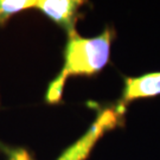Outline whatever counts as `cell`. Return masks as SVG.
<instances>
[{
  "label": "cell",
  "instance_id": "1",
  "mask_svg": "<svg viewBox=\"0 0 160 160\" xmlns=\"http://www.w3.org/2000/svg\"><path fill=\"white\" fill-rule=\"evenodd\" d=\"M114 36V30L110 26L92 38L82 37L77 31L69 33L64 46L63 67L48 87L46 102L50 104L61 102L64 86L70 76H92L103 70L110 59Z\"/></svg>",
  "mask_w": 160,
  "mask_h": 160
},
{
  "label": "cell",
  "instance_id": "2",
  "mask_svg": "<svg viewBox=\"0 0 160 160\" xmlns=\"http://www.w3.org/2000/svg\"><path fill=\"white\" fill-rule=\"evenodd\" d=\"M83 4L80 0H36L34 8L69 34L76 31L75 25Z\"/></svg>",
  "mask_w": 160,
  "mask_h": 160
},
{
  "label": "cell",
  "instance_id": "3",
  "mask_svg": "<svg viewBox=\"0 0 160 160\" xmlns=\"http://www.w3.org/2000/svg\"><path fill=\"white\" fill-rule=\"evenodd\" d=\"M120 112L114 110H107L104 112L101 118L95 122V125L92 127V129L87 133L84 137L81 139L78 142H76L69 149L64 152L63 155L58 160H83L86 159L88 153L90 152L92 146L97 141V139L101 137L104 129H108L110 127H115L118 123Z\"/></svg>",
  "mask_w": 160,
  "mask_h": 160
},
{
  "label": "cell",
  "instance_id": "4",
  "mask_svg": "<svg viewBox=\"0 0 160 160\" xmlns=\"http://www.w3.org/2000/svg\"><path fill=\"white\" fill-rule=\"evenodd\" d=\"M160 95V71L147 72L137 77H127L121 101L128 103L141 98H152Z\"/></svg>",
  "mask_w": 160,
  "mask_h": 160
},
{
  "label": "cell",
  "instance_id": "5",
  "mask_svg": "<svg viewBox=\"0 0 160 160\" xmlns=\"http://www.w3.org/2000/svg\"><path fill=\"white\" fill-rule=\"evenodd\" d=\"M36 0H0V26L14 17L16 14L30 8H34Z\"/></svg>",
  "mask_w": 160,
  "mask_h": 160
},
{
  "label": "cell",
  "instance_id": "6",
  "mask_svg": "<svg viewBox=\"0 0 160 160\" xmlns=\"http://www.w3.org/2000/svg\"><path fill=\"white\" fill-rule=\"evenodd\" d=\"M0 148L6 155V160H34V158L29 153L28 149L23 147H10L0 145Z\"/></svg>",
  "mask_w": 160,
  "mask_h": 160
}]
</instances>
